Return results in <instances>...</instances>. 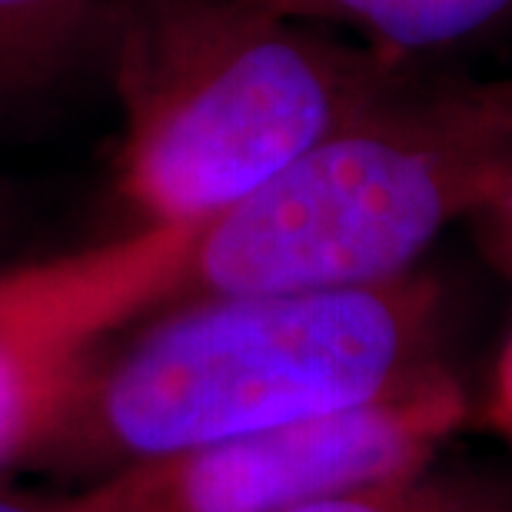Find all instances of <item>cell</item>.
<instances>
[{"label": "cell", "mask_w": 512, "mask_h": 512, "mask_svg": "<svg viewBox=\"0 0 512 512\" xmlns=\"http://www.w3.org/2000/svg\"><path fill=\"white\" fill-rule=\"evenodd\" d=\"M290 512H512V486L486 476L439 473L426 463L413 473L310 499Z\"/></svg>", "instance_id": "obj_9"}, {"label": "cell", "mask_w": 512, "mask_h": 512, "mask_svg": "<svg viewBox=\"0 0 512 512\" xmlns=\"http://www.w3.org/2000/svg\"><path fill=\"white\" fill-rule=\"evenodd\" d=\"M466 396L436 363L343 413L120 466L67 512H290L310 499L426 466L463 423Z\"/></svg>", "instance_id": "obj_4"}, {"label": "cell", "mask_w": 512, "mask_h": 512, "mask_svg": "<svg viewBox=\"0 0 512 512\" xmlns=\"http://www.w3.org/2000/svg\"><path fill=\"white\" fill-rule=\"evenodd\" d=\"M193 230L197 223H143L107 247L0 273V333L77 326L104 336L127 316L167 300Z\"/></svg>", "instance_id": "obj_5"}, {"label": "cell", "mask_w": 512, "mask_h": 512, "mask_svg": "<svg viewBox=\"0 0 512 512\" xmlns=\"http://www.w3.org/2000/svg\"><path fill=\"white\" fill-rule=\"evenodd\" d=\"M383 54L419 60L476 44L512 27V0H250Z\"/></svg>", "instance_id": "obj_6"}, {"label": "cell", "mask_w": 512, "mask_h": 512, "mask_svg": "<svg viewBox=\"0 0 512 512\" xmlns=\"http://www.w3.org/2000/svg\"><path fill=\"white\" fill-rule=\"evenodd\" d=\"M97 340V333L77 326L0 333V459L34 449L84 373Z\"/></svg>", "instance_id": "obj_7"}, {"label": "cell", "mask_w": 512, "mask_h": 512, "mask_svg": "<svg viewBox=\"0 0 512 512\" xmlns=\"http://www.w3.org/2000/svg\"><path fill=\"white\" fill-rule=\"evenodd\" d=\"M436 333L439 290L419 273L173 303L124 350L90 356L30 456L114 473L343 413L433 370Z\"/></svg>", "instance_id": "obj_1"}, {"label": "cell", "mask_w": 512, "mask_h": 512, "mask_svg": "<svg viewBox=\"0 0 512 512\" xmlns=\"http://www.w3.org/2000/svg\"><path fill=\"white\" fill-rule=\"evenodd\" d=\"M0 512H67V506H64V499H60V503L37 506V503H27V499H7V496H0Z\"/></svg>", "instance_id": "obj_12"}, {"label": "cell", "mask_w": 512, "mask_h": 512, "mask_svg": "<svg viewBox=\"0 0 512 512\" xmlns=\"http://www.w3.org/2000/svg\"><path fill=\"white\" fill-rule=\"evenodd\" d=\"M130 0H0V94L40 84L97 47L110 50Z\"/></svg>", "instance_id": "obj_8"}, {"label": "cell", "mask_w": 512, "mask_h": 512, "mask_svg": "<svg viewBox=\"0 0 512 512\" xmlns=\"http://www.w3.org/2000/svg\"><path fill=\"white\" fill-rule=\"evenodd\" d=\"M473 220L479 223V233H483L489 253L512 273V173L499 183L496 193Z\"/></svg>", "instance_id": "obj_10"}, {"label": "cell", "mask_w": 512, "mask_h": 512, "mask_svg": "<svg viewBox=\"0 0 512 512\" xmlns=\"http://www.w3.org/2000/svg\"><path fill=\"white\" fill-rule=\"evenodd\" d=\"M509 173L512 77L426 70L203 220L163 306L393 283Z\"/></svg>", "instance_id": "obj_2"}, {"label": "cell", "mask_w": 512, "mask_h": 512, "mask_svg": "<svg viewBox=\"0 0 512 512\" xmlns=\"http://www.w3.org/2000/svg\"><path fill=\"white\" fill-rule=\"evenodd\" d=\"M143 223L217 217L426 74L250 0H130L110 40Z\"/></svg>", "instance_id": "obj_3"}, {"label": "cell", "mask_w": 512, "mask_h": 512, "mask_svg": "<svg viewBox=\"0 0 512 512\" xmlns=\"http://www.w3.org/2000/svg\"><path fill=\"white\" fill-rule=\"evenodd\" d=\"M493 416L499 419V426L512 433V336L509 346L499 360V373H496V396H493Z\"/></svg>", "instance_id": "obj_11"}]
</instances>
